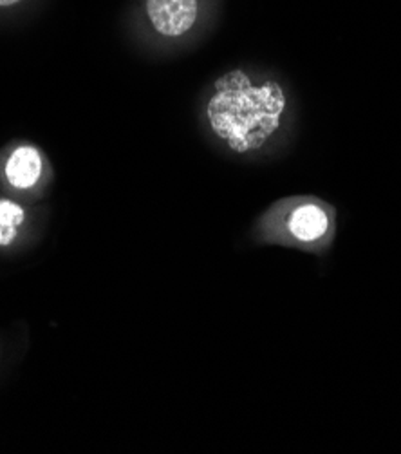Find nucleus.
I'll return each instance as SVG.
<instances>
[{
  "mask_svg": "<svg viewBox=\"0 0 401 454\" xmlns=\"http://www.w3.org/2000/svg\"><path fill=\"white\" fill-rule=\"evenodd\" d=\"M288 98L281 83L255 85L248 73L235 69L213 83L206 106L212 132L232 153H255L281 129Z\"/></svg>",
  "mask_w": 401,
  "mask_h": 454,
  "instance_id": "1",
  "label": "nucleus"
},
{
  "mask_svg": "<svg viewBox=\"0 0 401 454\" xmlns=\"http://www.w3.org/2000/svg\"><path fill=\"white\" fill-rule=\"evenodd\" d=\"M333 229L331 210L319 201H302L289 210L286 217V231L300 247H319L329 238Z\"/></svg>",
  "mask_w": 401,
  "mask_h": 454,
  "instance_id": "2",
  "label": "nucleus"
},
{
  "mask_svg": "<svg viewBox=\"0 0 401 454\" xmlns=\"http://www.w3.org/2000/svg\"><path fill=\"white\" fill-rule=\"evenodd\" d=\"M197 0H147V15L163 36H181L197 20Z\"/></svg>",
  "mask_w": 401,
  "mask_h": 454,
  "instance_id": "3",
  "label": "nucleus"
},
{
  "mask_svg": "<svg viewBox=\"0 0 401 454\" xmlns=\"http://www.w3.org/2000/svg\"><path fill=\"white\" fill-rule=\"evenodd\" d=\"M42 176V156L31 145L13 151L6 163V177L15 189L27 191L38 184Z\"/></svg>",
  "mask_w": 401,
  "mask_h": 454,
  "instance_id": "4",
  "label": "nucleus"
},
{
  "mask_svg": "<svg viewBox=\"0 0 401 454\" xmlns=\"http://www.w3.org/2000/svg\"><path fill=\"white\" fill-rule=\"evenodd\" d=\"M26 212L20 205L10 200H0V247H10L19 234V226L24 223Z\"/></svg>",
  "mask_w": 401,
  "mask_h": 454,
  "instance_id": "5",
  "label": "nucleus"
},
{
  "mask_svg": "<svg viewBox=\"0 0 401 454\" xmlns=\"http://www.w3.org/2000/svg\"><path fill=\"white\" fill-rule=\"evenodd\" d=\"M17 3H20V0H0V6H13Z\"/></svg>",
  "mask_w": 401,
  "mask_h": 454,
  "instance_id": "6",
  "label": "nucleus"
}]
</instances>
